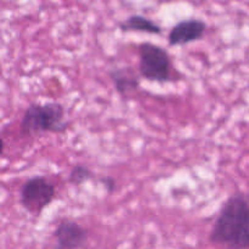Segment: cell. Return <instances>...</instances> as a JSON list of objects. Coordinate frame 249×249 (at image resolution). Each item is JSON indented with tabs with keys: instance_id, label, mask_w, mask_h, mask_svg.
Returning a JSON list of instances; mask_svg holds the SVG:
<instances>
[{
	"instance_id": "2",
	"label": "cell",
	"mask_w": 249,
	"mask_h": 249,
	"mask_svg": "<svg viewBox=\"0 0 249 249\" xmlns=\"http://www.w3.org/2000/svg\"><path fill=\"white\" fill-rule=\"evenodd\" d=\"M68 122L65 118V108L58 102L31 104L24 111L19 124L22 135L33 136L44 133H63Z\"/></svg>"
},
{
	"instance_id": "9",
	"label": "cell",
	"mask_w": 249,
	"mask_h": 249,
	"mask_svg": "<svg viewBox=\"0 0 249 249\" xmlns=\"http://www.w3.org/2000/svg\"><path fill=\"white\" fill-rule=\"evenodd\" d=\"M95 178L94 172L87 165L77 164L72 168L68 175V182L74 186H80V185L85 184L87 181H90Z\"/></svg>"
},
{
	"instance_id": "10",
	"label": "cell",
	"mask_w": 249,
	"mask_h": 249,
	"mask_svg": "<svg viewBox=\"0 0 249 249\" xmlns=\"http://www.w3.org/2000/svg\"><path fill=\"white\" fill-rule=\"evenodd\" d=\"M100 184H101L102 186L106 189V191H108L109 194H112V192L114 191V189H116V180H114L113 178H101V179H100Z\"/></svg>"
},
{
	"instance_id": "1",
	"label": "cell",
	"mask_w": 249,
	"mask_h": 249,
	"mask_svg": "<svg viewBox=\"0 0 249 249\" xmlns=\"http://www.w3.org/2000/svg\"><path fill=\"white\" fill-rule=\"evenodd\" d=\"M209 241L230 248H249V192L229 197L216 216Z\"/></svg>"
},
{
	"instance_id": "5",
	"label": "cell",
	"mask_w": 249,
	"mask_h": 249,
	"mask_svg": "<svg viewBox=\"0 0 249 249\" xmlns=\"http://www.w3.org/2000/svg\"><path fill=\"white\" fill-rule=\"evenodd\" d=\"M57 248H80L87 245L88 231L80 224L70 219H63L53 233Z\"/></svg>"
},
{
	"instance_id": "3",
	"label": "cell",
	"mask_w": 249,
	"mask_h": 249,
	"mask_svg": "<svg viewBox=\"0 0 249 249\" xmlns=\"http://www.w3.org/2000/svg\"><path fill=\"white\" fill-rule=\"evenodd\" d=\"M139 73L148 82L167 83L172 80V58L165 49L152 43L139 45Z\"/></svg>"
},
{
	"instance_id": "7",
	"label": "cell",
	"mask_w": 249,
	"mask_h": 249,
	"mask_svg": "<svg viewBox=\"0 0 249 249\" xmlns=\"http://www.w3.org/2000/svg\"><path fill=\"white\" fill-rule=\"evenodd\" d=\"M108 75L113 83L114 89L122 96H125L126 94L139 89V87H140V80H139L138 74L130 67H116L108 71Z\"/></svg>"
},
{
	"instance_id": "4",
	"label": "cell",
	"mask_w": 249,
	"mask_h": 249,
	"mask_svg": "<svg viewBox=\"0 0 249 249\" xmlns=\"http://www.w3.org/2000/svg\"><path fill=\"white\" fill-rule=\"evenodd\" d=\"M56 196V187L45 177L36 175L26 180L19 190V204L34 216L53 203Z\"/></svg>"
},
{
	"instance_id": "8",
	"label": "cell",
	"mask_w": 249,
	"mask_h": 249,
	"mask_svg": "<svg viewBox=\"0 0 249 249\" xmlns=\"http://www.w3.org/2000/svg\"><path fill=\"white\" fill-rule=\"evenodd\" d=\"M118 28L123 32H143L150 34H160L162 28L152 19L142 15H131L125 21L118 24Z\"/></svg>"
},
{
	"instance_id": "6",
	"label": "cell",
	"mask_w": 249,
	"mask_h": 249,
	"mask_svg": "<svg viewBox=\"0 0 249 249\" xmlns=\"http://www.w3.org/2000/svg\"><path fill=\"white\" fill-rule=\"evenodd\" d=\"M207 23L198 18H189L180 21L170 29L168 43L170 46H184L203 38Z\"/></svg>"
}]
</instances>
